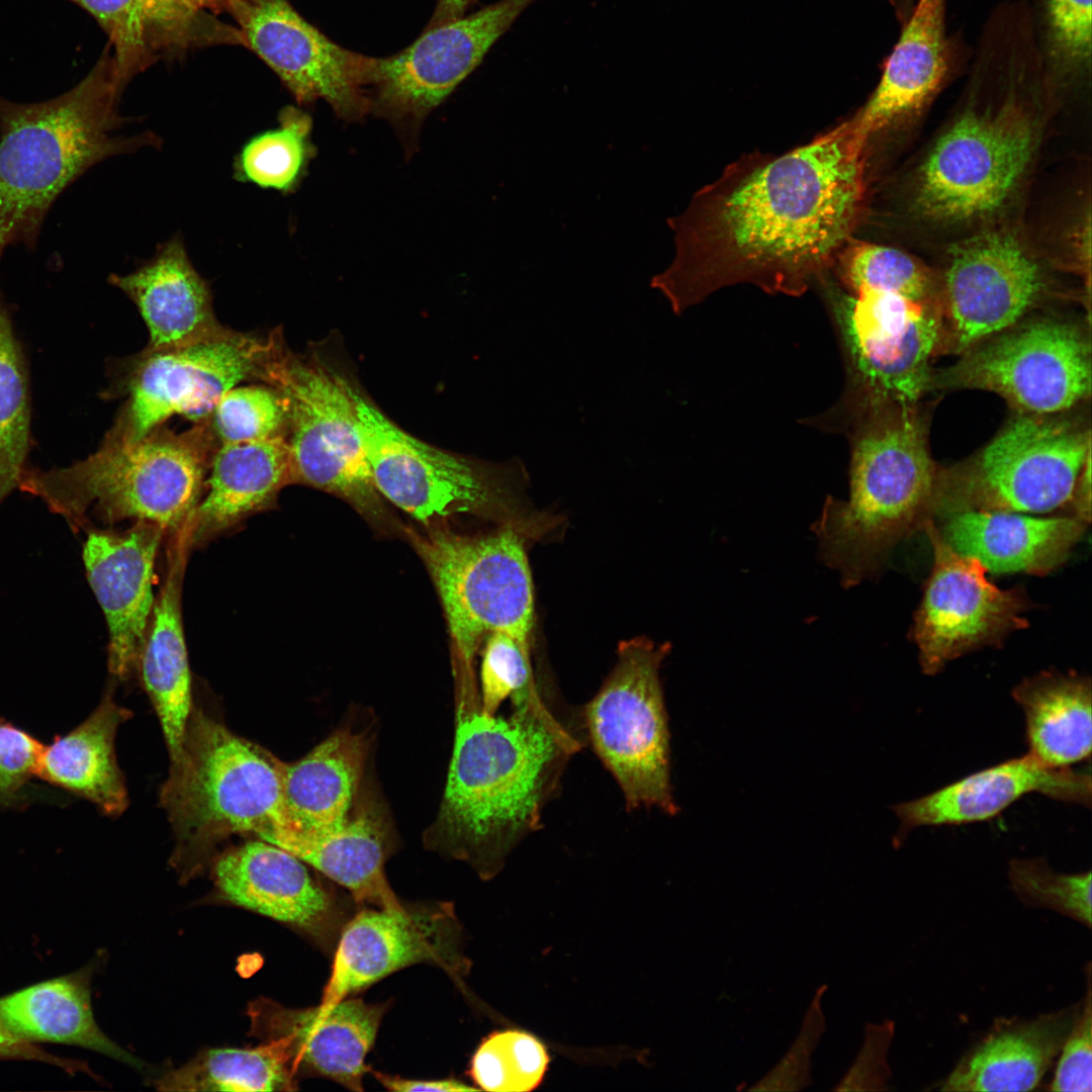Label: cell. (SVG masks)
<instances>
[{
	"instance_id": "6da1fadb",
	"label": "cell",
	"mask_w": 1092,
	"mask_h": 1092,
	"mask_svg": "<svg viewBox=\"0 0 1092 1092\" xmlns=\"http://www.w3.org/2000/svg\"><path fill=\"white\" fill-rule=\"evenodd\" d=\"M868 141L848 118L782 155L748 154L727 166L668 218L673 260L650 286L675 313L742 282L802 293L851 239Z\"/></svg>"
},
{
	"instance_id": "7a4b0ae2",
	"label": "cell",
	"mask_w": 1092,
	"mask_h": 1092,
	"mask_svg": "<svg viewBox=\"0 0 1092 1092\" xmlns=\"http://www.w3.org/2000/svg\"><path fill=\"white\" fill-rule=\"evenodd\" d=\"M577 734L542 698L508 717L479 706L460 717L442 806L435 824L445 849L485 877L541 825Z\"/></svg>"
},
{
	"instance_id": "3957f363",
	"label": "cell",
	"mask_w": 1092,
	"mask_h": 1092,
	"mask_svg": "<svg viewBox=\"0 0 1092 1092\" xmlns=\"http://www.w3.org/2000/svg\"><path fill=\"white\" fill-rule=\"evenodd\" d=\"M127 82L107 44L77 85L49 100L19 103L0 96V248L33 250L61 193L96 164L157 138L118 130V102Z\"/></svg>"
},
{
	"instance_id": "277c9868",
	"label": "cell",
	"mask_w": 1092,
	"mask_h": 1092,
	"mask_svg": "<svg viewBox=\"0 0 1092 1092\" xmlns=\"http://www.w3.org/2000/svg\"><path fill=\"white\" fill-rule=\"evenodd\" d=\"M218 446L209 418L182 432L163 424L133 443L102 441L94 453L66 467L25 469L19 488L73 530L130 520L173 537L198 505Z\"/></svg>"
},
{
	"instance_id": "5b68a950",
	"label": "cell",
	"mask_w": 1092,
	"mask_h": 1092,
	"mask_svg": "<svg viewBox=\"0 0 1092 1092\" xmlns=\"http://www.w3.org/2000/svg\"><path fill=\"white\" fill-rule=\"evenodd\" d=\"M359 430L377 491L426 526L470 515L508 528L526 541L557 534L562 519L532 502L530 475L519 457L492 462L453 453L402 430L349 380Z\"/></svg>"
},
{
	"instance_id": "8992f818",
	"label": "cell",
	"mask_w": 1092,
	"mask_h": 1092,
	"mask_svg": "<svg viewBox=\"0 0 1092 1092\" xmlns=\"http://www.w3.org/2000/svg\"><path fill=\"white\" fill-rule=\"evenodd\" d=\"M936 477L922 426L907 407L859 439L849 499L826 502L813 526L821 558L842 584L876 575L901 540L934 521Z\"/></svg>"
},
{
	"instance_id": "52a82bcc",
	"label": "cell",
	"mask_w": 1092,
	"mask_h": 1092,
	"mask_svg": "<svg viewBox=\"0 0 1092 1092\" xmlns=\"http://www.w3.org/2000/svg\"><path fill=\"white\" fill-rule=\"evenodd\" d=\"M283 761L205 713H191L184 757L169 772L160 801L175 836L172 864L195 874L235 834L256 836L287 816Z\"/></svg>"
},
{
	"instance_id": "ba28073f",
	"label": "cell",
	"mask_w": 1092,
	"mask_h": 1092,
	"mask_svg": "<svg viewBox=\"0 0 1092 1092\" xmlns=\"http://www.w3.org/2000/svg\"><path fill=\"white\" fill-rule=\"evenodd\" d=\"M262 383L275 387L287 399L292 484L334 494L372 522L386 521L349 379L315 356L292 352L281 336Z\"/></svg>"
},
{
	"instance_id": "9c48e42d",
	"label": "cell",
	"mask_w": 1092,
	"mask_h": 1092,
	"mask_svg": "<svg viewBox=\"0 0 1092 1092\" xmlns=\"http://www.w3.org/2000/svg\"><path fill=\"white\" fill-rule=\"evenodd\" d=\"M281 332L228 335L167 350H142L112 365L105 397H125L103 441L129 444L175 416L210 417L223 393L243 381L262 383Z\"/></svg>"
},
{
	"instance_id": "30bf717a",
	"label": "cell",
	"mask_w": 1092,
	"mask_h": 1092,
	"mask_svg": "<svg viewBox=\"0 0 1092 1092\" xmlns=\"http://www.w3.org/2000/svg\"><path fill=\"white\" fill-rule=\"evenodd\" d=\"M1089 431L1022 414L970 461L937 474L933 520L965 512L1053 511L1071 499Z\"/></svg>"
},
{
	"instance_id": "8fae6325",
	"label": "cell",
	"mask_w": 1092,
	"mask_h": 1092,
	"mask_svg": "<svg viewBox=\"0 0 1092 1092\" xmlns=\"http://www.w3.org/2000/svg\"><path fill=\"white\" fill-rule=\"evenodd\" d=\"M442 603L454 647L470 666L477 648L504 632L530 648L534 587L526 540L499 527L481 535L410 533Z\"/></svg>"
},
{
	"instance_id": "7c38bea8",
	"label": "cell",
	"mask_w": 1092,
	"mask_h": 1092,
	"mask_svg": "<svg viewBox=\"0 0 1092 1092\" xmlns=\"http://www.w3.org/2000/svg\"><path fill=\"white\" fill-rule=\"evenodd\" d=\"M666 644L622 641L616 664L585 706L583 719L598 757L615 778L628 809L677 811L670 782V735L659 678Z\"/></svg>"
},
{
	"instance_id": "4fadbf2b",
	"label": "cell",
	"mask_w": 1092,
	"mask_h": 1092,
	"mask_svg": "<svg viewBox=\"0 0 1092 1092\" xmlns=\"http://www.w3.org/2000/svg\"><path fill=\"white\" fill-rule=\"evenodd\" d=\"M1035 125L1009 99L995 110H969L938 139L921 166L915 209L939 222L991 213L1010 197L1035 148Z\"/></svg>"
},
{
	"instance_id": "5bb4252c",
	"label": "cell",
	"mask_w": 1092,
	"mask_h": 1092,
	"mask_svg": "<svg viewBox=\"0 0 1092 1092\" xmlns=\"http://www.w3.org/2000/svg\"><path fill=\"white\" fill-rule=\"evenodd\" d=\"M931 383L992 391L1026 415L1063 412L1090 394V342L1071 324L1035 321L965 351Z\"/></svg>"
},
{
	"instance_id": "9a60e30c",
	"label": "cell",
	"mask_w": 1092,
	"mask_h": 1092,
	"mask_svg": "<svg viewBox=\"0 0 1092 1092\" xmlns=\"http://www.w3.org/2000/svg\"><path fill=\"white\" fill-rule=\"evenodd\" d=\"M922 531L932 545L933 567L911 633L922 671L934 675L950 660L1000 645L1011 632L1027 627L1021 614L1028 602L1019 587L1001 589L991 583L978 560L945 542L935 521Z\"/></svg>"
},
{
	"instance_id": "2e32d148",
	"label": "cell",
	"mask_w": 1092,
	"mask_h": 1092,
	"mask_svg": "<svg viewBox=\"0 0 1092 1092\" xmlns=\"http://www.w3.org/2000/svg\"><path fill=\"white\" fill-rule=\"evenodd\" d=\"M535 0H499L445 24L425 28L394 55L368 56L371 108L417 120L442 103L482 62L491 47Z\"/></svg>"
},
{
	"instance_id": "e0dca14e",
	"label": "cell",
	"mask_w": 1092,
	"mask_h": 1092,
	"mask_svg": "<svg viewBox=\"0 0 1092 1092\" xmlns=\"http://www.w3.org/2000/svg\"><path fill=\"white\" fill-rule=\"evenodd\" d=\"M241 44L280 78L298 103L318 99L348 119L370 108L368 56L345 49L309 23L289 0H228Z\"/></svg>"
},
{
	"instance_id": "ac0fdd59",
	"label": "cell",
	"mask_w": 1092,
	"mask_h": 1092,
	"mask_svg": "<svg viewBox=\"0 0 1092 1092\" xmlns=\"http://www.w3.org/2000/svg\"><path fill=\"white\" fill-rule=\"evenodd\" d=\"M416 964L435 965L454 977L466 971L453 907L363 908L341 931L321 1004L337 1003Z\"/></svg>"
},
{
	"instance_id": "d6986e66",
	"label": "cell",
	"mask_w": 1092,
	"mask_h": 1092,
	"mask_svg": "<svg viewBox=\"0 0 1092 1092\" xmlns=\"http://www.w3.org/2000/svg\"><path fill=\"white\" fill-rule=\"evenodd\" d=\"M838 304L854 365L873 392L902 407L930 387V359L942 324L930 303L859 287Z\"/></svg>"
},
{
	"instance_id": "ffe728a7",
	"label": "cell",
	"mask_w": 1092,
	"mask_h": 1092,
	"mask_svg": "<svg viewBox=\"0 0 1092 1092\" xmlns=\"http://www.w3.org/2000/svg\"><path fill=\"white\" fill-rule=\"evenodd\" d=\"M1037 263L1011 234L987 232L956 244L944 281L950 348L965 352L1016 324L1042 287Z\"/></svg>"
},
{
	"instance_id": "44dd1931",
	"label": "cell",
	"mask_w": 1092,
	"mask_h": 1092,
	"mask_svg": "<svg viewBox=\"0 0 1092 1092\" xmlns=\"http://www.w3.org/2000/svg\"><path fill=\"white\" fill-rule=\"evenodd\" d=\"M384 1010L356 998L296 1009L261 997L249 1004L247 1014L251 1034L280 1045L296 1074L308 1072L362 1091L365 1058Z\"/></svg>"
},
{
	"instance_id": "7402d4cb",
	"label": "cell",
	"mask_w": 1092,
	"mask_h": 1092,
	"mask_svg": "<svg viewBox=\"0 0 1092 1092\" xmlns=\"http://www.w3.org/2000/svg\"><path fill=\"white\" fill-rule=\"evenodd\" d=\"M166 533L139 522L123 532L89 530L83 545L88 581L104 613L109 632L108 668L127 678L138 667L152 616L155 560Z\"/></svg>"
},
{
	"instance_id": "603a6c76",
	"label": "cell",
	"mask_w": 1092,
	"mask_h": 1092,
	"mask_svg": "<svg viewBox=\"0 0 1092 1092\" xmlns=\"http://www.w3.org/2000/svg\"><path fill=\"white\" fill-rule=\"evenodd\" d=\"M219 896L226 902L287 924L318 941L334 936L339 911L305 863L287 850L259 839L221 853L212 867Z\"/></svg>"
},
{
	"instance_id": "cb8c5ba5",
	"label": "cell",
	"mask_w": 1092,
	"mask_h": 1092,
	"mask_svg": "<svg viewBox=\"0 0 1092 1092\" xmlns=\"http://www.w3.org/2000/svg\"><path fill=\"white\" fill-rule=\"evenodd\" d=\"M1029 793L1090 808V774L1049 767L1026 754L967 776L933 793L894 807L900 820L895 841L919 826L989 820Z\"/></svg>"
},
{
	"instance_id": "d4e9b609",
	"label": "cell",
	"mask_w": 1092,
	"mask_h": 1092,
	"mask_svg": "<svg viewBox=\"0 0 1092 1092\" xmlns=\"http://www.w3.org/2000/svg\"><path fill=\"white\" fill-rule=\"evenodd\" d=\"M108 281L135 304L145 321L150 335L145 350L189 346L232 331L216 318L209 284L192 265L178 235L134 271L111 274Z\"/></svg>"
},
{
	"instance_id": "484cf974",
	"label": "cell",
	"mask_w": 1092,
	"mask_h": 1092,
	"mask_svg": "<svg viewBox=\"0 0 1092 1092\" xmlns=\"http://www.w3.org/2000/svg\"><path fill=\"white\" fill-rule=\"evenodd\" d=\"M946 0H916L899 39L883 63L881 79L850 118L870 139L892 122L918 112L941 89L957 65L946 33Z\"/></svg>"
},
{
	"instance_id": "4316f807",
	"label": "cell",
	"mask_w": 1092,
	"mask_h": 1092,
	"mask_svg": "<svg viewBox=\"0 0 1092 1092\" xmlns=\"http://www.w3.org/2000/svg\"><path fill=\"white\" fill-rule=\"evenodd\" d=\"M1083 999L1035 1017L998 1018L939 1083V1091H1030L1058 1058Z\"/></svg>"
},
{
	"instance_id": "83f0119b",
	"label": "cell",
	"mask_w": 1092,
	"mask_h": 1092,
	"mask_svg": "<svg viewBox=\"0 0 1092 1092\" xmlns=\"http://www.w3.org/2000/svg\"><path fill=\"white\" fill-rule=\"evenodd\" d=\"M172 542L168 573L155 600L138 662L168 748L169 772L183 761L186 731L193 711L181 613L182 581L190 547L185 532L173 537Z\"/></svg>"
},
{
	"instance_id": "f1b7e54d",
	"label": "cell",
	"mask_w": 1092,
	"mask_h": 1092,
	"mask_svg": "<svg viewBox=\"0 0 1092 1092\" xmlns=\"http://www.w3.org/2000/svg\"><path fill=\"white\" fill-rule=\"evenodd\" d=\"M288 484L292 480L286 435L219 445L204 492L187 524L189 547L200 546L249 516L272 508Z\"/></svg>"
},
{
	"instance_id": "f546056e",
	"label": "cell",
	"mask_w": 1092,
	"mask_h": 1092,
	"mask_svg": "<svg viewBox=\"0 0 1092 1092\" xmlns=\"http://www.w3.org/2000/svg\"><path fill=\"white\" fill-rule=\"evenodd\" d=\"M1087 525L1074 517L965 512L946 518L939 531L956 552L975 558L986 570L1045 575L1066 561Z\"/></svg>"
},
{
	"instance_id": "4dcf8cb0",
	"label": "cell",
	"mask_w": 1092,
	"mask_h": 1092,
	"mask_svg": "<svg viewBox=\"0 0 1092 1092\" xmlns=\"http://www.w3.org/2000/svg\"><path fill=\"white\" fill-rule=\"evenodd\" d=\"M384 833L379 818L362 812L331 829L300 828L284 821L257 836L343 886L359 904L397 910L403 905L385 877Z\"/></svg>"
},
{
	"instance_id": "1f68e13d",
	"label": "cell",
	"mask_w": 1092,
	"mask_h": 1092,
	"mask_svg": "<svg viewBox=\"0 0 1092 1092\" xmlns=\"http://www.w3.org/2000/svg\"><path fill=\"white\" fill-rule=\"evenodd\" d=\"M91 974L87 966L1 996L0 1017L23 1040L76 1045L142 1069V1061L98 1026L91 1005Z\"/></svg>"
},
{
	"instance_id": "d6a6232c",
	"label": "cell",
	"mask_w": 1092,
	"mask_h": 1092,
	"mask_svg": "<svg viewBox=\"0 0 1092 1092\" xmlns=\"http://www.w3.org/2000/svg\"><path fill=\"white\" fill-rule=\"evenodd\" d=\"M131 711L118 705L110 687L90 716L65 736L44 746L35 776L95 804L116 817L128 806L114 740Z\"/></svg>"
},
{
	"instance_id": "836d02e7",
	"label": "cell",
	"mask_w": 1092,
	"mask_h": 1092,
	"mask_svg": "<svg viewBox=\"0 0 1092 1092\" xmlns=\"http://www.w3.org/2000/svg\"><path fill=\"white\" fill-rule=\"evenodd\" d=\"M368 751L366 736L339 729L297 761L283 762L286 821L331 829L348 819Z\"/></svg>"
},
{
	"instance_id": "e575fe53",
	"label": "cell",
	"mask_w": 1092,
	"mask_h": 1092,
	"mask_svg": "<svg viewBox=\"0 0 1092 1092\" xmlns=\"http://www.w3.org/2000/svg\"><path fill=\"white\" fill-rule=\"evenodd\" d=\"M1091 680L1075 672L1044 670L1022 680L1012 697L1025 716L1028 753L1049 767L1089 759Z\"/></svg>"
},
{
	"instance_id": "d590c367",
	"label": "cell",
	"mask_w": 1092,
	"mask_h": 1092,
	"mask_svg": "<svg viewBox=\"0 0 1092 1092\" xmlns=\"http://www.w3.org/2000/svg\"><path fill=\"white\" fill-rule=\"evenodd\" d=\"M296 1072L282 1048L209 1049L156 1081L162 1091H291Z\"/></svg>"
},
{
	"instance_id": "8d00e7d4",
	"label": "cell",
	"mask_w": 1092,
	"mask_h": 1092,
	"mask_svg": "<svg viewBox=\"0 0 1092 1092\" xmlns=\"http://www.w3.org/2000/svg\"><path fill=\"white\" fill-rule=\"evenodd\" d=\"M30 416L25 357L0 291V504L19 487L26 469Z\"/></svg>"
},
{
	"instance_id": "74e56055",
	"label": "cell",
	"mask_w": 1092,
	"mask_h": 1092,
	"mask_svg": "<svg viewBox=\"0 0 1092 1092\" xmlns=\"http://www.w3.org/2000/svg\"><path fill=\"white\" fill-rule=\"evenodd\" d=\"M279 124L252 136L235 157L234 178L264 189L292 192L302 179L313 147L311 119L294 106L284 107Z\"/></svg>"
},
{
	"instance_id": "f35d334b",
	"label": "cell",
	"mask_w": 1092,
	"mask_h": 1092,
	"mask_svg": "<svg viewBox=\"0 0 1092 1092\" xmlns=\"http://www.w3.org/2000/svg\"><path fill=\"white\" fill-rule=\"evenodd\" d=\"M549 1064L545 1045L532 1034L507 1029L489 1034L472 1057L470 1075L486 1091H532Z\"/></svg>"
},
{
	"instance_id": "ab89813d",
	"label": "cell",
	"mask_w": 1092,
	"mask_h": 1092,
	"mask_svg": "<svg viewBox=\"0 0 1092 1092\" xmlns=\"http://www.w3.org/2000/svg\"><path fill=\"white\" fill-rule=\"evenodd\" d=\"M836 262L852 290L869 287L930 303L933 284L929 270L898 249L850 239Z\"/></svg>"
},
{
	"instance_id": "60d3db41",
	"label": "cell",
	"mask_w": 1092,
	"mask_h": 1092,
	"mask_svg": "<svg viewBox=\"0 0 1092 1092\" xmlns=\"http://www.w3.org/2000/svg\"><path fill=\"white\" fill-rule=\"evenodd\" d=\"M209 420L219 445L287 436L288 403L269 384L235 386L221 395Z\"/></svg>"
},
{
	"instance_id": "b9f144b4",
	"label": "cell",
	"mask_w": 1092,
	"mask_h": 1092,
	"mask_svg": "<svg viewBox=\"0 0 1092 1092\" xmlns=\"http://www.w3.org/2000/svg\"><path fill=\"white\" fill-rule=\"evenodd\" d=\"M1008 879L1025 907L1051 910L1091 928L1090 871L1062 874L1042 857L1014 858L1008 866Z\"/></svg>"
},
{
	"instance_id": "7bdbcfd3",
	"label": "cell",
	"mask_w": 1092,
	"mask_h": 1092,
	"mask_svg": "<svg viewBox=\"0 0 1092 1092\" xmlns=\"http://www.w3.org/2000/svg\"><path fill=\"white\" fill-rule=\"evenodd\" d=\"M226 4L228 0H148V32L155 57L204 43H240L236 27L212 21L207 13L225 12Z\"/></svg>"
},
{
	"instance_id": "ee69618b",
	"label": "cell",
	"mask_w": 1092,
	"mask_h": 1092,
	"mask_svg": "<svg viewBox=\"0 0 1092 1092\" xmlns=\"http://www.w3.org/2000/svg\"><path fill=\"white\" fill-rule=\"evenodd\" d=\"M1046 65L1062 79L1084 77L1091 68V0H1043Z\"/></svg>"
},
{
	"instance_id": "f6af8a7d",
	"label": "cell",
	"mask_w": 1092,
	"mask_h": 1092,
	"mask_svg": "<svg viewBox=\"0 0 1092 1092\" xmlns=\"http://www.w3.org/2000/svg\"><path fill=\"white\" fill-rule=\"evenodd\" d=\"M480 684V708L487 715H495L508 698L517 706L539 696L530 648L507 633L489 634L484 640Z\"/></svg>"
},
{
	"instance_id": "bcb514c9",
	"label": "cell",
	"mask_w": 1092,
	"mask_h": 1092,
	"mask_svg": "<svg viewBox=\"0 0 1092 1092\" xmlns=\"http://www.w3.org/2000/svg\"><path fill=\"white\" fill-rule=\"evenodd\" d=\"M86 10L109 38L119 74L128 81L155 60L146 0H69Z\"/></svg>"
},
{
	"instance_id": "7dc6e473",
	"label": "cell",
	"mask_w": 1092,
	"mask_h": 1092,
	"mask_svg": "<svg viewBox=\"0 0 1092 1092\" xmlns=\"http://www.w3.org/2000/svg\"><path fill=\"white\" fill-rule=\"evenodd\" d=\"M1086 973V992L1081 1011L1065 1038L1049 1090L1091 1092L1092 1090V988L1091 964Z\"/></svg>"
},
{
	"instance_id": "c3c4849f",
	"label": "cell",
	"mask_w": 1092,
	"mask_h": 1092,
	"mask_svg": "<svg viewBox=\"0 0 1092 1092\" xmlns=\"http://www.w3.org/2000/svg\"><path fill=\"white\" fill-rule=\"evenodd\" d=\"M826 986L817 989L804 1017L800 1033L780 1063L751 1091H798L809 1086L811 1055L825 1030L821 999Z\"/></svg>"
},
{
	"instance_id": "681fc988",
	"label": "cell",
	"mask_w": 1092,
	"mask_h": 1092,
	"mask_svg": "<svg viewBox=\"0 0 1092 1092\" xmlns=\"http://www.w3.org/2000/svg\"><path fill=\"white\" fill-rule=\"evenodd\" d=\"M892 1020L867 1024L864 1041L854 1063L834 1088L835 1091L888 1090L887 1081L891 1071L887 1063L888 1051L894 1036Z\"/></svg>"
},
{
	"instance_id": "f907efd6",
	"label": "cell",
	"mask_w": 1092,
	"mask_h": 1092,
	"mask_svg": "<svg viewBox=\"0 0 1092 1092\" xmlns=\"http://www.w3.org/2000/svg\"><path fill=\"white\" fill-rule=\"evenodd\" d=\"M44 745L25 731L0 721V800L35 776Z\"/></svg>"
},
{
	"instance_id": "816d5d0a",
	"label": "cell",
	"mask_w": 1092,
	"mask_h": 1092,
	"mask_svg": "<svg viewBox=\"0 0 1092 1092\" xmlns=\"http://www.w3.org/2000/svg\"><path fill=\"white\" fill-rule=\"evenodd\" d=\"M0 1060H28L57 1066L67 1073L84 1071L82 1063L47 1053L35 1043L17 1037L0 1017Z\"/></svg>"
},
{
	"instance_id": "f5cc1de1",
	"label": "cell",
	"mask_w": 1092,
	"mask_h": 1092,
	"mask_svg": "<svg viewBox=\"0 0 1092 1092\" xmlns=\"http://www.w3.org/2000/svg\"><path fill=\"white\" fill-rule=\"evenodd\" d=\"M375 1078L381 1083L383 1087L390 1091L397 1092H415V1091H435V1092H457V1091H475L478 1088L470 1087L455 1079L444 1080H410L403 1079L397 1076L386 1075L380 1072H373Z\"/></svg>"
},
{
	"instance_id": "db71d44e",
	"label": "cell",
	"mask_w": 1092,
	"mask_h": 1092,
	"mask_svg": "<svg viewBox=\"0 0 1092 1092\" xmlns=\"http://www.w3.org/2000/svg\"><path fill=\"white\" fill-rule=\"evenodd\" d=\"M1091 454L1087 457L1077 479L1071 499L1076 519L1088 524L1091 521ZM1070 499V500H1071Z\"/></svg>"
},
{
	"instance_id": "11a10c76",
	"label": "cell",
	"mask_w": 1092,
	"mask_h": 1092,
	"mask_svg": "<svg viewBox=\"0 0 1092 1092\" xmlns=\"http://www.w3.org/2000/svg\"><path fill=\"white\" fill-rule=\"evenodd\" d=\"M476 1L477 0H437L434 13L425 28H433L466 15L467 10L473 7L476 4Z\"/></svg>"
},
{
	"instance_id": "9f6ffc18",
	"label": "cell",
	"mask_w": 1092,
	"mask_h": 1092,
	"mask_svg": "<svg viewBox=\"0 0 1092 1092\" xmlns=\"http://www.w3.org/2000/svg\"><path fill=\"white\" fill-rule=\"evenodd\" d=\"M894 8L897 11L900 21H904L910 14L913 7V0H890Z\"/></svg>"
}]
</instances>
